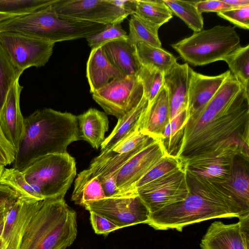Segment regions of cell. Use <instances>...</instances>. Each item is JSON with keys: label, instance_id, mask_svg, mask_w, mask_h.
I'll use <instances>...</instances> for the list:
<instances>
[{"label": "cell", "instance_id": "obj_27", "mask_svg": "<svg viewBox=\"0 0 249 249\" xmlns=\"http://www.w3.org/2000/svg\"><path fill=\"white\" fill-rule=\"evenodd\" d=\"M130 16L128 42L133 46L143 42L153 46L161 47V43L158 35L160 26L151 23L135 14Z\"/></svg>", "mask_w": 249, "mask_h": 249}, {"label": "cell", "instance_id": "obj_41", "mask_svg": "<svg viewBox=\"0 0 249 249\" xmlns=\"http://www.w3.org/2000/svg\"><path fill=\"white\" fill-rule=\"evenodd\" d=\"M90 221L94 232L98 234L108 235L110 232L120 229L106 217L90 212Z\"/></svg>", "mask_w": 249, "mask_h": 249}, {"label": "cell", "instance_id": "obj_10", "mask_svg": "<svg viewBox=\"0 0 249 249\" xmlns=\"http://www.w3.org/2000/svg\"><path fill=\"white\" fill-rule=\"evenodd\" d=\"M0 45L12 64L24 71L44 66L51 57L54 43L9 32H0Z\"/></svg>", "mask_w": 249, "mask_h": 249}, {"label": "cell", "instance_id": "obj_13", "mask_svg": "<svg viewBox=\"0 0 249 249\" xmlns=\"http://www.w3.org/2000/svg\"><path fill=\"white\" fill-rule=\"evenodd\" d=\"M89 212L103 216L120 229L146 224L150 213L137 194L119 197L104 198L85 204Z\"/></svg>", "mask_w": 249, "mask_h": 249}, {"label": "cell", "instance_id": "obj_44", "mask_svg": "<svg viewBox=\"0 0 249 249\" xmlns=\"http://www.w3.org/2000/svg\"><path fill=\"white\" fill-rule=\"evenodd\" d=\"M18 196L9 187L0 184V206L16 200Z\"/></svg>", "mask_w": 249, "mask_h": 249}, {"label": "cell", "instance_id": "obj_39", "mask_svg": "<svg viewBox=\"0 0 249 249\" xmlns=\"http://www.w3.org/2000/svg\"><path fill=\"white\" fill-rule=\"evenodd\" d=\"M156 140L137 130L107 152L119 154L141 150Z\"/></svg>", "mask_w": 249, "mask_h": 249}, {"label": "cell", "instance_id": "obj_23", "mask_svg": "<svg viewBox=\"0 0 249 249\" xmlns=\"http://www.w3.org/2000/svg\"><path fill=\"white\" fill-rule=\"evenodd\" d=\"M111 64L124 76L136 75L141 67L136 46L127 40H116L102 46Z\"/></svg>", "mask_w": 249, "mask_h": 249}, {"label": "cell", "instance_id": "obj_17", "mask_svg": "<svg viewBox=\"0 0 249 249\" xmlns=\"http://www.w3.org/2000/svg\"><path fill=\"white\" fill-rule=\"evenodd\" d=\"M23 87L16 80L9 89L0 112V129L17 152L24 130V120L20 107Z\"/></svg>", "mask_w": 249, "mask_h": 249}, {"label": "cell", "instance_id": "obj_25", "mask_svg": "<svg viewBox=\"0 0 249 249\" xmlns=\"http://www.w3.org/2000/svg\"><path fill=\"white\" fill-rule=\"evenodd\" d=\"M148 105V101L143 95L136 107L122 118L118 119L112 132L102 143L101 153L109 151L138 130L140 119Z\"/></svg>", "mask_w": 249, "mask_h": 249}, {"label": "cell", "instance_id": "obj_22", "mask_svg": "<svg viewBox=\"0 0 249 249\" xmlns=\"http://www.w3.org/2000/svg\"><path fill=\"white\" fill-rule=\"evenodd\" d=\"M249 160L237 156L233 161L230 175L221 185L249 213Z\"/></svg>", "mask_w": 249, "mask_h": 249}, {"label": "cell", "instance_id": "obj_4", "mask_svg": "<svg viewBox=\"0 0 249 249\" xmlns=\"http://www.w3.org/2000/svg\"><path fill=\"white\" fill-rule=\"evenodd\" d=\"M77 233L76 213L64 198L45 199L29 222L19 249H66Z\"/></svg>", "mask_w": 249, "mask_h": 249}, {"label": "cell", "instance_id": "obj_12", "mask_svg": "<svg viewBox=\"0 0 249 249\" xmlns=\"http://www.w3.org/2000/svg\"><path fill=\"white\" fill-rule=\"evenodd\" d=\"M52 7L61 16L105 25L121 24L130 15L110 0H56Z\"/></svg>", "mask_w": 249, "mask_h": 249}, {"label": "cell", "instance_id": "obj_2", "mask_svg": "<svg viewBox=\"0 0 249 249\" xmlns=\"http://www.w3.org/2000/svg\"><path fill=\"white\" fill-rule=\"evenodd\" d=\"M185 171L187 197L150 214L146 223L149 226L156 230L181 231L189 225L209 219L249 215L221 185Z\"/></svg>", "mask_w": 249, "mask_h": 249}, {"label": "cell", "instance_id": "obj_34", "mask_svg": "<svg viewBox=\"0 0 249 249\" xmlns=\"http://www.w3.org/2000/svg\"><path fill=\"white\" fill-rule=\"evenodd\" d=\"M56 0H0V15L11 18L31 13L47 7Z\"/></svg>", "mask_w": 249, "mask_h": 249}, {"label": "cell", "instance_id": "obj_33", "mask_svg": "<svg viewBox=\"0 0 249 249\" xmlns=\"http://www.w3.org/2000/svg\"><path fill=\"white\" fill-rule=\"evenodd\" d=\"M187 108L176 116L166 125L162 142L169 155L176 156L183 137Z\"/></svg>", "mask_w": 249, "mask_h": 249}, {"label": "cell", "instance_id": "obj_7", "mask_svg": "<svg viewBox=\"0 0 249 249\" xmlns=\"http://www.w3.org/2000/svg\"><path fill=\"white\" fill-rule=\"evenodd\" d=\"M44 199L64 198L76 175L74 159L68 152L40 157L21 171Z\"/></svg>", "mask_w": 249, "mask_h": 249}, {"label": "cell", "instance_id": "obj_38", "mask_svg": "<svg viewBox=\"0 0 249 249\" xmlns=\"http://www.w3.org/2000/svg\"><path fill=\"white\" fill-rule=\"evenodd\" d=\"M86 39L88 45L92 49L114 40H127L128 35L121 24H107L101 31L89 36Z\"/></svg>", "mask_w": 249, "mask_h": 249}, {"label": "cell", "instance_id": "obj_1", "mask_svg": "<svg viewBox=\"0 0 249 249\" xmlns=\"http://www.w3.org/2000/svg\"><path fill=\"white\" fill-rule=\"evenodd\" d=\"M249 91L231 74L199 111L186 116L176 156L181 162L228 144L249 149Z\"/></svg>", "mask_w": 249, "mask_h": 249}, {"label": "cell", "instance_id": "obj_40", "mask_svg": "<svg viewBox=\"0 0 249 249\" xmlns=\"http://www.w3.org/2000/svg\"><path fill=\"white\" fill-rule=\"evenodd\" d=\"M217 15L237 27L245 30L249 29V5L231 9Z\"/></svg>", "mask_w": 249, "mask_h": 249}, {"label": "cell", "instance_id": "obj_3", "mask_svg": "<svg viewBox=\"0 0 249 249\" xmlns=\"http://www.w3.org/2000/svg\"><path fill=\"white\" fill-rule=\"evenodd\" d=\"M81 140L77 116L52 108L37 110L24 120V130L12 168L19 171L43 156L67 153Z\"/></svg>", "mask_w": 249, "mask_h": 249}, {"label": "cell", "instance_id": "obj_29", "mask_svg": "<svg viewBox=\"0 0 249 249\" xmlns=\"http://www.w3.org/2000/svg\"><path fill=\"white\" fill-rule=\"evenodd\" d=\"M134 14L160 27L173 18L163 0H136Z\"/></svg>", "mask_w": 249, "mask_h": 249}, {"label": "cell", "instance_id": "obj_19", "mask_svg": "<svg viewBox=\"0 0 249 249\" xmlns=\"http://www.w3.org/2000/svg\"><path fill=\"white\" fill-rule=\"evenodd\" d=\"M189 67L186 63H177L164 74V86L167 90L169 104V122L187 108Z\"/></svg>", "mask_w": 249, "mask_h": 249}, {"label": "cell", "instance_id": "obj_20", "mask_svg": "<svg viewBox=\"0 0 249 249\" xmlns=\"http://www.w3.org/2000/svg\"><path fill=\"white\" fill-rule=\"evenodd\" d=\"M169 122L168 92L163 86L153 100L148 103L139 121L138 130L155 139L161 140L165 127Z\"/></svg>", "mask_w": 249, "mask_h": 249}, {"label": "cell", "instance_id": "obj_53", "mask_svg": "<svg viewBox=\"0 0 249 249\" xmlns=\"http://www.w3.org/2000/svg\"><path fill=\"white\" fill-rule=\"evenodd\" d=\"M1 245H0V249H1Z\"/></svg>", "mask_w": 249, "mask_h": 249}, {"label": "cell", "instance_id": "obj_5", "mask_svg": "<svg viewBox=\"0 0 249 249\" xmlns=\"http://www.w3.org/2000/svg\"><path fill=\"white\" fill-rule=\"evenodd\" d=\"M52 5L31 13L0 21V32L19 34L54 44L86 38L101 31L106 26L61 16L53 11Z\"/></svg>", "mask_w": 249, "mask_h": 249}, {"label": "cell", "instance_id": "obj_6", "mask_svg": "<svg viewBox=\"0 0 249 249\" xmlns=\"http://www.w3.org/2000/svg\"><path fill=\"white\" fill-rule=\"evenodd\" d=\"M240 42L234 27L218 25L194 33L171 46L186 63L197 66L223 60L240 46Z\"/></svg>", "mask_w": 249, "mask_h": 249}, {"label": "cell", "instance_id": "obj_35", "mask_svg": "<svg viewBox=\"0 0 249 249\" xmlns=\"http://www.w3.org/2000/svg\"><path fill=\"white\" fill-rule=\"evenodd\" d=\"M164 74L155 67L141 65L136 75L142 84L144 95L148 103L153 100L164 86Z\"/></svg>", "mask_w": 249, "mask_h": 249}, {"label": "cell", "instance_id": "obj_14", "mask_svg": "<svg viewBox=\"0 0 249 249\" xmlns=\"http://www.w3.org/2000/svg\"><path fill=\"white\" fill-rule=\"evenodd\" d=\"M167 155L161 140L154 141L115 172L117 187L124 196L137 194L134 190L136 183Z\"/></svg>", "mask_w": 249, "mask_h": 249}, {"label": "cell", "instance_id": "obj_52", "mask_svg": "<svg viewBox=\"0 0 249 249\" xmlns=\"http://www.w3.org/2000/svg\"><path fill=\"white\" fill-rule=\"evenodd\" d=\"M4 169V166L0 164V178L1 177V175L2 173V172Z\"/></svg>", "mask_w": 249, "mask_h": 249}, {"label": "cell", "instance_id": "obj_21", "mask_svg": "<svg viewBox=\"0 0 249 249\" xmlns=\"http://www.w3.org/2000/svg\"><path fill=\"white\" fill-rule=\"evenodd\" d=\"M86 76L91 93L111 81L124 77L109 61L102 46L91 49L87 63Z\"/></svg>", "mask_w": 249, "mask_h": 249}, {"label": "cell", "instance_id": "obj_31", "mask_svg": "<svg viewBox=\"0 0 249 249\" xmlns=\"http://www.w3.org/2000/svg\"><path fill=\"white\" fill-rule=\"evenodd\" d=\"M173 14L183 20L195 33L203 30L204 21L202 14L196 7L197 1L163 0Z\"/></svg>", "mask_w": 249, "mask_h": 249}, {"label": "cell", "instance_id": "obj_43", "mask_svg": "<svg viewBox=\"0 0 249 249\" xmlns=\"http://www.w3.org/2000/svg\"><path fill=\"white\" fill-rule=\"evenodd\" d=\"M115 173L103 177H98L100 180L105 198L125 196L116 185Z\"/></svg>", "mask_w": 249, "mask_h": 249}, {"label": "cell", "instance_id": "obj_46", "mask_svg": "<svg viewBox=\"0 0 249 249\" xmlns=\"http://www.w3.org/2000/svg\"><path fill=\"white\" fill-rule=\"evenodd\" d=\"M114 5L126 11L130 15L134 14L136 9V0H110Z\"/></svg>", "mask_w": 249, "mask_h": 249}, {"label": "cell", "instance_id": "obj_51", "mask_svg": "<svg viewBox=\"0 0 249 249\" xmlns=\"http://www.w3.org/2000/svg\"><path fill=\"white\" fill-rule=\"evenodd\" d=\"M10 18L11 17L7 16L0 15V21L5 20V19H7V18Z\"/></svg>", "mask_w": 249, "mask_h": 249}, {"label": "cell", "instance_id": "obj_24", "mask_svg": "<svg viewBox=\"0 0 249 249\" xmlns=\"http://www.w3.org/2000/svg\"><path fill=\"white\" fill-rule=\"evenodd\" d=\"M79 136L88 142L92 147L98 149L105 140L108 129V120L106 114L90 108L77 116Z\"/></svg>", "mask_w": 249, "mask_h": 249}, {"label": "cell", "instance_id": "obj_47", "mask_svg": "<svg viewBox=\"0 0 249 249\" xmlns=\"http://www.w3.org/2000/svg\"><path fill=\"white\" fill-rule=\"evenodd\" d=\"M222 1L230 5L233 9L249 5V0H222Z\"/></svg>", "mask_w": 249, "mask_h": 249}, {"label": "cell", "instance_id": "obj_50", "mask_svg": "<svg viewBox=\"0 0 249 249\" xmlns=\"http://www.w3.org/2000/svg\"><path fill=\"white\" fill-rule=\"evenodd\" d=\"M4 220L0 224V245H1V237L4 229Z\"/></svg>", "mask_w": 249, "mask_h": 249}, {"label": "cell", "instance_id": "obj_16", "mask_svg": "<svg viewBox=\"0 0 249 249\" xmlns=\"http://www.w3.org/2000/svg\"><path fill=\"white\" fill-rule=\"evenodd\" d=\"M201 249H249V215L236 223H212L203 236Z\"/></svg>", "mask_w": 249, "mask_h": 249}, {"label": "cell", "instance_id": "obj_26", "mask_svg": "<svg viewBox=\"0 0 249 249\" xmlns=\"http://www.w3.org/2000/svg\"><path fill=\"white\" fill-rule=\"evenodd\" d=\"M105 198L100 180L87 170L79 173L75 179L71 199L75 204L84 207L89 202Z\"/></svg>", "mask_w": 249, "mask_h": 249}, {"label": "cell", "instance_id": "obj_11", "mask_svg": "<svg viewBox=\"0 0 249 249\" xmlns=\"http://www.w3.org/2000/svg\"><path fill=\"white\" fill-rule=\"evenodd\" d=\"M136 192L150 214L182 201L189 194L185 169L183 167L163 176L137 188Z\"/></svg>", "mask_w": 249, "mask_h": 249}, {"label": "cell", "instance_id": "obj_49", "mask_svg": "<svg viewBox=\"0 0 249 249\" xmlns=\"http://www.w3.org/2000/svg\"><path fill=\"white\" fill-rule=\"evenodd\" d=\"M0 164L5 166L10 164L6 155L0 148Z\"/></svg>", "mask_w": 249, "mask_h": 249}, {"label": "cell", "instance_id": "obj_15", "mask_svg": "<svg viewBox=\"0 0 249 249\" xmlns=\"http://www.w3.org/2000/svg\"><path fill=\"white\" fill-rule=\"evenodd\" d=\"M43 201L18 196L10 205L4 220L1 249H20L26 229Z\"/></svg>", "mask_w": 249, "mask_h": 249}, {"label": "cell", "instance_id": "obj_30", "mask_svg": "<svg viewBox=\"0 0 249 249\" xmlns=\"http://www.w3.org/2000/svg\"><path fill=\"white\" fill-rule=\"evenodd\" d=\"M0 184L13 189L19 197L35 200H45L41 193L26 181L23 173L13 168H4L0 178Z\"/></svg>", "mask_w": 249, "mask_h": 249}, {"label": "cell", "instance_id": "obj_37", "mask_svg": "<svg viewBox=\"0 0 249 249\" xmlns=\"http://www.w3.org/2000/svg\"><path fill=\"white\" fill-rule=\"evenodd\" d=\"M183 167L181 161L178 158L167 155L136 183L134 190L136 192L137 188Z\"/></svg>", "mask_w": 249, "mask_h": 249}, {"label": "cell", "instance_id": "obj_32", "mask_svg": "<svg viewBox=\"0 0 249 249\" xmlns=\"http://www.w3.org/2000/svg\"><path fill=\"white\" fill-rule=\"evenodd\" d=\"M223 60L227 63L231 73L239 81L242 87L249 91V45L240 46Z\"/></svg>", "mask_w": 249, "mask_h": 249}, {"label": "cell", "instance_id": "obj_28", "mask_svg": "<svg viewBox=\"0 0 249 249\" xmlns=\"http://www.w3.org/2000/svg\"><path fill=\"white\" fill-rule=\"evenodd\" d=\"M136 51L141 65L155 67L164 73L177 63L172 54L161 47L140 42L136 45Z\"/></svg>", "mask_w": 249, "mask_h": 249}, {"label": "cell", "instance_id": "obj_36", "mask_svg": "<svg viewBox=\"0 0 249 249\" xmlns=\"http://www.w3.org/2000/svg\"><path fill=\"white\" fill-rule=\"evenodd\" d=\"M22 73L12 64L0 45V112L9 89Z\"/></svg>", "mask_w": 249, "mask_h": 249}, {"label": "cell", "instance_id": "obj_45", "mask_svg": "<svg viewBox=\"0 0 249 249\" xmlns=\"http://www.w3.org/2000/svg\"><path fill=\"white\" fill-rule=\"evenodd\" d=\"M0 148L6 155L9 162L12 163L15 160L16 152L12 145L6 140L0 129Z\"/></svg>", "mask_w": 249, "mask_h": 249}, {"label": "cell", "instance_id": "obj_48", "mask_svg": "<svg viewBox=\"0 0 249 249\" xmlns=\"http://www.w3.org/2000/svg\"><path fill=\"white\" fill-rule=\"evenodd\" d=\"M15 201L0 206V224L5 220L6 214L10 205Z\"/></svg>", "mask_w": 249, "mask_h": 249}, {"label": "cell", "instance_id": "obj_8", "mask_svg": "<svg viewBox=\"0 0 249 249\" xmlns=\"http://www.w3.org/2000/svg\"><path fill=\"white\" fill-rule=\"evenodd\" d=\"M249 149L237 144L220 145L213 150L194 156L182 162L187 170L214 182L221 184L231 174L238 156L249 160Z\"/></svg>", "mask_w": 249, "mask_h": 249}, {"label": "cell", "instance_id": "obj_18", "mask_svg": "<svg viewBox=\"0 0 249 249\" xmlns=\"http://www.w3.org/2000/svg\"><path fill=\"white\" fill-rule=\"evenodd\" d=\"M230 71L216 76H207L188 69V99L186 116L201 109L214 95L227 78Z\"/></svg>", "mask_w": 249, "mask_h": 249}, {"label": "cell", "instance_id": "obj_9", "mask_svg": "<svg viewBox=\"0 0 249 249\" xmlns=\"http://www.w3.org/2000/svg\"><path fill=\"white\" fill-rule=\"evenodd\" d=\"M143 95L142 84L137 75L114 79L92 93L106 113L118 119L136 107Z\"/></svg>", "mask_w": 249, "mask_h": 249}, {"label": "cell", "instance_id": "obj_42", "mask_svg": "<svg viewBox=\"0 0 249 249\" xmlns=\"http://www.w3.org/2000/svg\"><path fill=\"white\" fill-rule=\"evenodd\" d=\"M196 5L201 14L209 12L218 13L233 9L222 0H197Z\"/></svg>", "mask_w": 249, "mask_h": 249}]
</instances>
